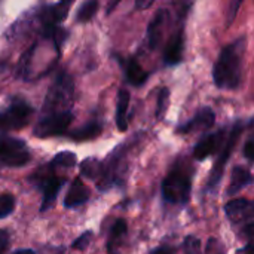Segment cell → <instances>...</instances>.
I'll return each instance as SVG.
<instances>
[{"instance_id":"17","label":"cell","mask_w":254,"mask_h":254,"mask_svg":"<svg viewBox=\"0 0 254 254\" xmlns=\"http://www.w3.org/2000/svg\"><path fill=\"white\" fill-rule=\"evenodd\" d=\"M252 182H253V176H252V173L247 168H244V167H235L232 170L231 185H229V189H228V195L238 193L246 186H249Z\"/></svg>"},{"instance_id":"35","label":"cell","mask_w":254,"mask_h":254,"mask_svg":"<svg viewBox=\"0 0 254 254\" xmlns=\"http://www.w3.org/2000/svg\"><path fill=\"white\" fill-rule=\"evenodd\" d=\"M121 0H109V6H107V13H110L116 6H118V3H119Z\"/></svg>"},{"instance_id":"10","label":"cell","mask_w":254,"mask_h":254,"mask_svg":"<svg viewBox=\"0 0 254 254\" xmlns=\"http://www.w3.org/2000/svg\"><path fill=\"white\" fill-rule=\"evenodd\" d=\"M241 131H243V128H241L240 124L232 128V131H231L228 140L225 141V144H223V147H222V150L219 153V158L214 162V167L211 170V174H210V179H208V189H214L220 183V180L223 177V171H225L226 162H228L229 156L234 152V147H235V144H237V141H238V138L241 135Z\"/></svg>"},{"instance_id":"4","label":"cell","mask_w":254,"mask_h":254,"mask_svg":"<svg viewBox=\"0 0 254 254\" xmlns=\"http://www.w3.org/2000/svg\"><path fill=\"white\" fill-rule=\"evenodd\" d=\"M192 190L190 174L185 170H173L162 182V196L170 204H186Z\"/></svg>"},{"instance_id":"25","label":"cell","mask_w":254,"mask_h":254,"mask_svg":"<svg viewBox=\"0 0 254 254\" xmlns=\"http://www.w3.org/2000/svg\"><path fill=\"white\" fill-rule=\"evenodd\" d=\"M168 103H170V95H168V89L167 88H162L161 92H159V97H158V109H156V118L158 119H162L165 112H167V107H168Z\"/></svg>"},{"instance_id":"27","label":"cell","mask_w":254,"mask_h":254,"mask_svg":"<svg viewBox=\"0 0 254 254\" xmlns=\"http://www.w3.org/2000/svg\"><path fill=\"white\" fill-rule=\"evenodd\" d=\"M205 254H226V252H225V246L222 244L220 240H217V238H210L208 243H207Z\"/></svg>"},{"instance_id":"9","label":"cell","mask_w":254,"mask_h":254,"mask_svg":"<svg viewBox=\"0 0 254 254\" xmlns=\"http://www.w3.org/2000/svg\"><path fill=\"white\" fill-rule=\"evenodd\" d=\"M73 118L74 116H73L71 112L43 115V118L34 127V135L40 137V138L61 135V134H64L67 131V128L73 122Z\"/></svg>"},{"instance_id":"6","label":"cell","mask_w":254,"mask_h":254,"mask_svg":"<svg viewBox=\"0 0 254 254\" xmlns=\"http://www.w3.org/2000/svg\"><path fill=\"white\" fill-rule=\"evenodd\" d=\"M125 170H127V158H125L122 147H119L103 164V174H101L100 180L97 182L98 189L106 192V190L112 189L113 186L121 185Z\"/></svg>"},{"instance_id":"22","label":"cell","mask_w":254,"mask_h":254,"mask_svg":"<svg viewBox=\"0 0 254 254\" xmlns=\"http://www.w3.org/2000/svg\"><path fill=\"white\" fill-rule=\"evenodd\" d=\"M49 164L57 170H70L76 165V155L71 152H61Z\"/></svg>"},{"instance_id":"28","label":"cell","mask_w":254,"mask_h":254,"mask_svg":"<svg viewBox=\"0 0 254 254\" xmlns=\"http://www.w3.org/2000/svg\"><path fill=\"white\" fill-rule=\"evenodd\" d=\"M92 232H83L74 243H73V249L74 250H80V252H83V250H86L88 249V246H89V243L92 241Z\"/></svg>"},{"instance_id":"14","label":"cell","mask_w":254,"mask_h":254,"mask_svg":"<svg viewBox=\"0 0 254 254\" xmlns=\"http://www.w3.org/2000/svg\"><path fill=\"white\" fill-rule=\"evenodd\" d=\"M222 135H223V132L205 135V137L195 146V149H193V156H195V159L202 161V159L208 158L210 155H213V153L219 149V146H220Z\"/></svg>"},{"instance_id":"32","label":"cell","mask_w":254,"mask_h":254,"mask_svg":"<svg viewBox=\"0 0 254 254\" xmlns=\"http://www.w3.org/2000/svg\"><path fill=\"white\" fill-rule=\"evenodd\" d=\"M149 254H176V250L170 246H162V247H158L155 250H152Z\"/></svg>"},{"instance_id":"16","label":"cell","mask_w":254,"mask_h":254,"mask_svg":"<svg viewBox=\"0 0 254 254\" xmlns=\"http://www.w3.org/2000/svg\"><path fill=\"white\" fill-rule=\"evenodd\" d=\"M182 55H183V31H179L170 39L164 52V60L168 65H174L182 61Z\"/></svg>"},{"instance_id":"21","label":"cell","mask_w":254,"mask_h":254,"mask_svg":"<svg viewBox=\"0 0 254 254\" xmlns=\"http://www.w3.org/2000/svg\"><path fill=\"white\" fill-rule=\"evenodd\" d=\"M80 173L85 177L98 182L103 174V164L95 158H88L80 164Z\"/></svg>"},{"instance_id":"1","label":"cell","mask_w":254,"mask_h":254,"mask_svg":"<svg viewBox=\"0 0 254 254\" xmlns=\"http://www.w3.org/2000/svg\"><path fill=\"white\" fill-rule=\"evenodd\" d=\"M244 51L246 37H240L234 43L223 48L213 68V77L217 88L237 89L240 86Z\"/></svg>"},{"instance_id":"11","label":"cell","mask_w":254,"mask_h":254,"mask_svg":"<svg viewBox=\"0 0 254 254\" xmlns=\"http://www.w3.org/2000/svg\"><path fill=\"white\" fill-rule=\"evenodd\" d=\"M170 22V12L167 9H161L155 18L150 21L149 27H147V43L150 49H155L164 34V30L167 27V24Z\"/></svg>"},{"instance_id":"7","label":"cell","mask_w":254,"mask_h":254,"mask_svg":"<svg viewBox=\"0 0 254 254\" xmlns=\"http://www.w3.org/2000/svg\"><path fill=\"white\" fill-rule=\"evenodd\" d=\"M30 152L22 140L0 135V161L6 167H24L30 161Z\"/></svg>"},{"instance_id":"36","label":"cell","mask_w":254,"mask_h":254,"mask_svg":"<svg viewBox=\"0 0 254 254\" xmlns=\"http://www.w3.org/2000/svg\"><path fill=\"white\" fill-rule=\"evenodd\" d=\"M12 254H36L33 250H27V249H24V250H18V252H15V253Z\"/></svg>"},{"instance_id":"15","label":"cell","mask_w":254,"mask_h":254,"mask_svg":"<svg viewBox=\"0 0 254 254\" xmlns=\"http://www.w3.org/2000/svg\"><path fill=\"white\" fill-rule=\"evenodd\" d=\"M128 226L127 222L124 219H118L109 234V241H107V253L109 254H118L119 253V247L124 243V238L127 235Z\"/></svg>"},{"instance_id":"26","label":"cell","mask_w":254,"mask_h":254,"mask_svg":"<svg viewBox=\"0 0 254 254\" xmlns=\"http://www.w3.org/2000/svg\"><path fill=\"white\" fill-rule=\"evenodd\" d=\"M201 252V241L192 235L186 237L183 241V253L185 254H199Z\"/></svg>"},{"instance_id":"13","label":"cell","mask_w":254,"mask_h":254,"mask_svg":"<svg viewBox=\"0 0 254 254\" xmlns=\"http://www.w3.org/2000/svg\"><path fill=\"white\" fill-rule=\"evenodd\" d=\"M88 199H89V189L86 188V185H83V182L79 177L74 179L70 189H68V192H67V195H65L64 205L67 208L77 207V205L85 204Z\"/></svg>"},{"instance_id":"12","label":"cell","mask_w":254,"mask_h":254,"mask_svg":"<svg viewBox=\"0 0 254 254\" xmlns=\"http://www.w3.org/2000/svg\"><path fill=\"white\" fill-rule=\"evenodd\" d=\"M216 116L211 109H202L199 110L189 122L182 125L179 128L180 132L183 134H190V132H198V131H207L214 125Z\"/></svg>"},{"instance_id":"23","label":"cell","mask_w":254,"mask_h":254,"mask_svg":"<svg viewBox=\"0 0 254 254\" xmlns=\"http://www.w3.org/2000/svg\"><path fill=\"white\" fill-rule=\"evenodd\" d=\"M98 10V0H86L79 12H77V21L79 22H88L89 19H92V16L95 15V12Z\"/></svg>"},{"instance_id":"20","label":"cell","mask_w":254,"mask_h":254,"mask_svg":"<svg viewBox=\"0 0 254 254\" xmlns=\"http://www.w3.org/2000/svg\"><path fill=\"white\" fill-rule=\"evenodd\" d=\"M100 134H101V125L97 122H91L82 128L74 129L70 134V137L76 141H86V140H92V138L98 137Z\"/></svg>"},{"instance_id":"19","label":"cell","mask_w":254,"mask_h":254,"mask_svg":"<svg viewBox=\"0 0 254 254\" xmlns=\"http://www.w3.org/2000/svg\"><path fill=\"white\" fill-rule=\"evenodd\" d=\"M125 73H127V79L131 85H135V86H141L146 79H147V73L146 70L140 65V63L135 60V58H131L128 63H127V68H125Z\"/></svg>"},{"instance_id":"3","label":"cell","mask_w":254,"mask_h":254,"mask_svg":"<svg viewBox=\"0 0 254 254\" xmlns=\"http://www.w3.org/2000/svg\"><path fill=\"white\" fill-rule=\"evenodd\" d=\"M58 171L60 170H57L55 167L48 164L46 167L37 170L34 173V176L31 177L34 185H37L43 192V199H42V205H40L42 213L51 210L55 205L57 196L65 183V177H60Z\"/></svg>"},{"instance_id":"34","label":"cell","mask_w":254,"mask_h":254,"mask_svg":"<svg viewBox=\"0 0 254 254\" xmlns=\"http://www.w3.org/2000/svg\"><path fill=\"white\" fill-rule=\"evenodd\" d=\"M237 254H253V246H252V241L244 247V249H241V250H238Z\"/></svg>"},{"instance_id":"30","label":"cell","mask_w":254,"mask_h":254,"mask_svg":"<svg viewBox=\"0 0 254 254\" xmlns=\"http://www.w3.org/2000/svg\"><path fill=\"white\" fill-rule=\"evenodd\" d=\"M9 247V234L4 229H0V254H6Z\"/></svg>"},{"instance_id":"29","label":"cell","mask_w":254,"mask_h":254,"mask_svg":"<svg viewBox=\"0 0 254 254\" xmlns=\"http://www.w3.org/2000/svg\"><path fill=\"white\" fill-rule=\"evenodd\" d=\"M243 1L244 0H231L229 9H228V16H226V24L228 25H231L235 21V18H237V15L240 12V7H241Z\"/></svg>"},{"instance_id":"2","label":"cell","mask_w":254,"mask_h":254,"mask_svg":"<svg viewBox=\"0 0 254 254\" xmlns=\"http://www.w3.org/2000/svg\"><path fill=\"white\" fill-rule=\"evenodd\" d=\"M74 100V83L70 74L65 71H61L54 83L51 85L45 104H43V115H52V113H63V112H71Z\"/></svg>"},{"instance_id":"5","label":"cell","mask_w":254,"mask_h":254,"mask_svg":"<svg viewBox=\"0 0 254 254\" xmlns=\"http://www.w3.org/2000/svg\"><path fill=\"white\" fill-rule=\"evenodd\" d=\"M31 116V106L21 98H15L4 110L0 112V132L24 128L25 125H28Z\"/></svg>"},{"instance_id":"18","label":"cell","mask_w":254,"mask_h":254,"mask_svg":"<svg viewBox=\"0 0 254 254\" xmlns=\"http://www.w3.org/2000/svg\"><path fill=\"white\" fill-rule=\"evenodd\" d=\"M128 107H129V92L127 89H121L118 94L116 104V125L119 131L128 129Z\"/></svg>"},{"instance_id":"8","label":"cell","mask_w":254,"mask_h":254,"mask_svg":"<svg viewBox=\"0 0 254 254\" xmlns=\"http://www.w3.org/2000/svg\"><path fill=\"white\" fill-rule=\"evenodd\" d=\"M226 216L231 223L238 225L243 228V232L252 241L253 237V217L254 207L253 204L247 199H234L226 204L225 207Z\"/></svg>"},{"instance_id":"33","label":"cell","mask_w":254,"mask_h":254,"mask_svg":"<svg viewBox=\"0 0 254 254\" xmlns=\"http://www.w3.org/2000/svg\"><path fill=\"white\" fill-rule=\"evenodd\" d=\"M155 0H135V9L137 10H144L153 4Z\"/></svg>"},{"instance_id":"31","label":"cell","mask_w":254,"mask_h":254,"mask_svg":"<svg viewBox=\"0 0 254 254\" xmlns=\"http://www.w3.org/2000/svg\"><path fill=\"white\" fill-rule=\"evenodd\" d=\"M254 143L253 140L250 138L247 143H246V146H244V156L249 159V161H253L254 159Z\"/></svg>"},{"instance_id":"24","label":"cell","mask_w":254,"mask_h":254,"mask_svg":"<svg viewBox=\"0 0 254 254\" xmlns=\"http://www.w3.org/2000/svg\"><path fill=\"white\" fill-rule=\"evenodd\" d=\"M15 196L12 193H1L0 195V219L10 216L15 210Z\"/></svg>"}]
</instances>
